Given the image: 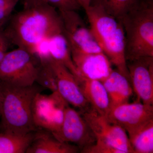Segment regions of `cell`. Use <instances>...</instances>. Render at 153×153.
<instances>
[{"mask_svg": "<svg viewBox=\"0 0 153 153\" xmlns=\"http://www.w3.org/2000/svg\"><path fill=\"white\" fill-rule=\"evenodd\" d=\"M106 117L110 122L122 127L128 136L153 120V105L140 101L126 102L111 108Z\"/></svg>", "mask_w": 153, "mask_h": 153, "instance_id": "obj_9", "label": "cell"}, {"mask_svg": "<svg viewBox=\"0 0 153 153\" xmlns=\"http://www.w3.org/2000/svg\"><path fill=\"white\" fill-rule=\"evenodd\" d=\"M128 137L134 153H152L153 120Z\"/></svg>", "mask_w": 153, "mask_h": 153, "instance_id": "obj_19", "label": "cell"}, {"mask_svg": "<svg viewBox=\"0 0 153 153\" xmlns=\"http://www.w3.org/2000/svg\"><path fill=\"white\" fill-rule=\"evenodd\" d=\"M101 82L109 97L110 108L128 102L132 95L133 90L128 78L117 69Z\"/></svg>", "mask_w": 153, "mask_h": 153, "instance_id": "obj_15", "label": "cell"}, {"mask_svg": "<svg viewBox=\"0 0 153 153\" xmlns=\"http://www.w3.org/2000/svg\"><path fill=\"white\" fill-rule=\"evenodd\" d=\"M49 59L39 60L38 74L36 82L41 87L57 92V85L55 73L49 62Z\"/></svg>", "mask_w": 153, "mask_h": 153, "instance_id": "obj_20", "label": "cell"}, {"mask_svg": "<svg viewBox=\"0 0 153 153\" xmlns=\"http://www.w3.org/2000/svg\"><path fill=\"white\" fill-rule=\"evenodd\" d=\"M55 138L63 142L75 144L81 150L96 141L95 136L82 115L68 105L64 109L63 123Z\"/></svg>", "mask_w": 153, "mask_h": 153, "instance_id": "obj_10", "label": "cell"}, {"mask_svg": "<svg viewBox=\"0 0 153 153\" xmlns=\"http://www.w3.org/2000/svg\"><path fill=\"white\" fill-rule=\"evenodd\" d=\"M85 12L90 29L102 52L118 71L129 78L126 38L120 20L109 13L100 0H92Z\"/></svg>", "mask_w": 153, "mask_h": 153, "instance_id": "obj_3", "label": "cell"}, {"mask_svg": "<svg viewBox=\"0 0 153 153\" xmlns=\"http://www.w3.org/2000/svg\"><path fill=\"white\" fill-rule=\"evenodd\" d=\"M126 61L153 57V0H140L121 18Z\"/></svg>", "mask_w": 153, "mask_h": 153, "instance_id": "obj_4", "label": "cell"}, {"mask_svg": "<svg viewBox=\"0 0 153 153\" xmlns=\"http://www.w3.org/2000/svg\"><path fill=\"white\" fill-rule=\"evenodd\" d=\"M71 52L72 60L78 74L77 78L81 77L102 82L113 70L112 63L103 52Z\"/></svg>", "mask_w": 153, "mask_h": 153, "instance_id": "obj_13", "label": "cell"}, {"mask_svg": "<svg viewBox=\"0 0 153 153\" xmlns=\"http://www.w3.org/2000/svg\"><path fill=\"white\" fill-rule=\"evenodd\" d=\"M44 2L47 3L58 10H75L80 8L75 0H44Z\"/></svg>", "mask_w": 153, "mask_h": 153, "instance_id": "obj_23", "label": "cell"}, {"mask_svg": "<svg viewBox=\"0 0 153 153\" xmlns=\"http://www.w3.org/2000/svg\"><path fill=\"white\" fill-rule=\"evenodd\" d=\"M68 105L57 91L49 95L37 94L33 108V120L37 128L44 129L55 137L60 131L64 109Z\"/></svg>", "mask_w": 153, "mask_h": 153, "instance_id": "obj_6", "label": "cell"}, {"mask_svg": "<svg viewBox=\"0 0 153 153\" xmlns=\"http://www.w3.org/2000/svg\"><path fill=\"white\" fill-rule=\"evenodd\" d=\"M129 81L137 97L145 104H153V57L127 61Z\"/></svg>", "mask_w": 153, "mask_h": 153, "instance_id": "obj_11", "label": "cell"}, {"mask_svg": "<svg viewBox=\"0 0 153 153\" xmlns=\"http://www.w3.org/2000/svg\"><path fill=\"white\" fill-rule=\"evenodd\" d=\"M48 51L50 57L66 66L75 76L78 73L71 57V50L63 33H58L48 40Z\"/></svg>", "mask_w": 153, "mask_h": 153, "instance_id": "obj_17", "label": "cell"}, {"mask_svg": "<svg viewBox=\"0 0 153 153\" xmlns=\"http://www.w3.org/2000/svg\"><path fill=\"white\" fill-rule=\"evenodd\" d=\"M10 44L9 41L6 38L0 43V64L7 52V50Z\"/></svg>", "mask_w": 153, "mask_h": 153, "instance_id": "obj_25", "label": "cell"}, {"mask_svg": "<svg viewBox=\"0 0 153 153\" xmlns=\"http://www.w3.org/2000/svg\"><path fill=\"white\" fill-rule=\"evenodd\" d=\"M82 94L91 107L101 115L106 117L110 109L109 97L102 82L95 79L76 78Z\"/></svg>", "mask_w": 153, "mask_h": 153, "instance_id": "obj_14", "label": "cell"}, {"mask_svg": "<svg viewBox=\"0 0 153 153\" xmlns=\"http://www.w3.org/2000/svg\"><path fill=\"white\" fill-rule=\"evenodd\" d=\"M71 52H102L90 28L75 10H58Z\"/></svg>", "mask_w": 153, "mask_h": 153, "instance_id": "obj_7", "label": "cell"}, {"mask_svg": "<svg viewBox=\"0 0 153 153\" xmlns=\"http://www.w3.org/2000/svg\"><path fill=\"white\" fill-rule=\"evenodd\" d=\"M49 62L55 73L57 82V92L62 98L80 112L91 107L80 90L75 76L63 64L49 58Z\"/></svg>", "mask_w": 153, "mask_h": 153, "instance_id": "obj_12", "label": "cell"}, {"mask_svg": "<svg viewBox=\"0 0 153 153\" xmlns=\"http://www.w3.org/2000/svg\"><path fill=\"white\" fill-rule=\"evenodd\" d=\"M56 9L46 3L25 7L11 16L3 33L10 44L34 55L40 42L63 33L62 21Z\"/></svg>", "mask_w": 153, "mask_h": 153, "instance_id": "obj_1", "label": "cell"}, {"mask_svg": "<svg viewBox=\"0 0 153 153\" xmlns=\"http://www.w3.org/2000/svg\"><path fill=\"white\" fill-rule=\"evenodd\" d=\"M44 2V0H25V7L36 5Z\"/></svg>", "mask_w": 153, "mask_h": 153, "instance_id": "obj_27", "label": "cell"}, {"mask_svg": "<svg viewBox=\"0 0 153 153\" xmlns=\"http://www.w3.org/2000/svg\"><path fill=\"white\" fill-rule=\"evenodd\" d=\"M80 113L96 140L104 141L123 153H134L128 134L120 126L110 122L106 117L99 114L91 107Z\"/></svg>", "mask_w": 153, "mask_h": 153, "instance_id": "obj_8", "label": "cell"}, {"mask_svg": "<svg viewBox=\"0 0 153 153\" xmlns=\"http://www.w3.org/2000/svg\"><path fill=\"white\" fill-rule=\"evenodd\" d=\"M15 7L14 6L0 7V30H2L3 25L10 18L11 14Z\"/></svg>", "mask_w": 153, "mask_h": 153, "instance_id": "obj_24", "label": "cell"}, {"mask_svg": "<svg viewBox=\"0 0 153 153\" xmlns=\"http://www.w3.org/2000/svg\"><path fill=\"white\" fill-rule=\"evenodd\" d=\"M107 11L119 20L140 0H100Z\"/></svg>", "mask_w": 153, "mask_h": 153, "instance_id": "obj_21", "label": "cell"}, {"mask_svg": "<svg viewBox=\"0 0 153 153\" xmlns=\"http://www.w3.org/2000/svg\"><path fill=\"white\" fill-rule=\"evenodd\" d=\"M39 60L26 49L18 48L7 52L0 64V80L18 86L35 84Z\"/></svg>", "mask_w": 153, "mask_h": 153, "instance_id": "obj_5", "label": "cell"}, {"mask_svg": "<svg viewBox=\"0 0 153 153\" xmlns=\"http://www.w3.org/2000/svg\"><path fill=\"white\" fill-rule=\"evenodd\" d=\"M50 133L37 132L27 153H74L79 151L76 146L58 140Z\"/></svg>", "mask_w": 153, "mask_h": 153, "instance_id": "obj_16", "label": "cell"}, {"mask_svg": "<svg viewBox=\"0 0 153 153\" xmlns=\"http://www.w3.org/2000/svg\"><path fill=\"white\" fill-rule=\"evenodd\" d=\"M36 132L25 134L4 132L0 133V153H26Z\"/></svg>", "mask_w": 153, "mask_h": 153, "instance_id": "obj_18", "label": "cell"}, {"mask_svg": "<svg viewBox=\"0 0 153 153\" xmlns=\"http://www.w3.org/2000/svg\"><path fill=\"white\" fill-rule=\"evenodd\" d=\"M80 8H82L85 10L88 8L91 4L92 0H75Z\"/></svg>", "mask_w": 153, "mask_h": 153, "instance_id": "obj_26", "label": "cell"}, {"mask_svg": "<svg viewBox=\"0 0 153 153\" xmlns=\"http://www.w3.org/2000/svg\"><path fill=\"white\" fill-rule=\"evenodd\" d=\"M43 88L35 84L18 86L0 80V127L4 132L25 134L36 131L34 99Z\"/></svg>", "mask_w": 153, "mask_h": 153, "instance_id": "obj_2", "label": "cell"}, {"mask_svg": "<svg viewBox=\"0 0 153 153\" xmlns=\"http://www.w3.org/2000/svg\"><path fill=\"white\" fill-rule=\"evenodd\" d=\"M84 153H123L121 151L102 140H96L95 142L81 150Z\"/></svg>", "mask_w": 153, "mask_h": 153, "instance_id": "obj_22", "label": "cell"}]
</instances>
